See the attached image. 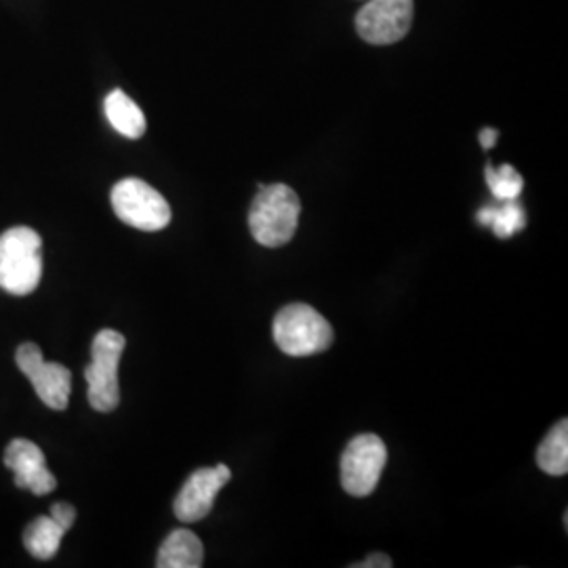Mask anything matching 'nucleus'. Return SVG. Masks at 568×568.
I'll list each match as a JSON object with an SVG mask.
<instances>
[{"label":"nucleus","mask_w":568,"mask_h":568,"mask_svg":"<svg viewBox=\"0 0 568 568\" xmlns=\"http://www.w3.org/2000/svg\"><path fill=\"white\" fill-rule=\"evenodd\" d=\"M410 23L413 0H368L356 16V30L371 44L403 41Z\"/></svg>","instance_id":"8"},{"label":"nucleus","mask_w":568,"mask_h":568,"mask_svg":"<svg viewBox=\"0 0 568 568\" xmlns=\"http://www.w3.org/2000/svg\"><path fill=\"white\" fill-rule=\"evenodd\" d=\"M300 215L302 203L293 187L284 183H260V192L248 211V227L257 243L276 248L295 236Z\"/></svg>","instance_id":"1"},{"label":"nucleus","mask_w":568,"mask_h":568,"mask_svg":"<svg viewBox=\"0 0 568 568\" xmlns=\"http://www.w3.org/2000/svg\"><path fill=\"white\" fill-rule=\"evenodd\" d=\"M387 464V448L375 434L356 436L342 455V487L352 497L371 495L384 474Z\"/></svg>","instance_id":"6"},{"label":"nucleus","mask_w":568,"mask_h":568,"mask_svg":"<svg viewBox=\"0 0 568 568\" xmlns=\"http://www.w3.org/2000/svg\"><path fill=\"white\" fill-rule=\"evenodd\" d=\"M497 135H499V133H497L495 129H483V131H480V143H483V148L490 150V148L497 143Z\"/></svg>","instance_id":"19"},{"label":"nucleus","mask_w":568,"mask_h":568,"mask_svg":"<svg viewBox=\"0 0 568 568\" xmlns=\"http://www.w3.org/2000/svg\"><path fill=\"white\" fill-rule=\"evenodd\" d=\"M112 209L122 224L143 232H159L171 224V206L152 185L129 178L114 185Z\"/></svg>","instance_id":"5"},{"label":"nucleus","mask_w":568,"mask_h":568,"mask_svg":"<svg viewBox=\"0 0 568 568\" xmlns=\"http://www.w3.org/2000/svg\"><path fill=\"white\" fill-rule=\"evenodd\" d=\"M65 532L68 530L60 527L51 516H39L23 530V546L34 558L51 560L60 551Z\"/></svg>","instance_id":"13"},{"label":"nucleus","mask_w":568,"mask_h":568,"mask_svg":"<svg viewBox=\"0 0 568 568\" xmlns=\"http://www.w3.org/2000/svg\"><path fill=\"white\" fill-rule=\"evenodd\" d=\"M487 183L497 201H516L525 187L523 175L509 164H504L499 169L488 164Z\"/></svg>","instance_id":"16"},{"label":"nucleus","mask_w":568,"mask_h":568,"mask_svg":"<svg viewBox=\"0 0 568 568\" xmlns=\"http://www.w3.org/2000/svg\"><path fill=\"white\" fill-rule=\"evenodd\" d=\"M274 342L286 356L304 358L325 352L333 344V326L312 305H284L272 325Z\"/></svg>","instance_id":"3"},{"label":"nucleus","mask_w":568,"mask_h":568,"mask_svg":"<svg viewBox=\"0 0 568 568\" xmlns=\"http://www.w3.org/2000/svg\"><path fill=\"white\" fill-rule=\"evenodd\" d=\"M394 567L392 558L386 554H371L366 558L365 562H358V565H352V568H389Z\"/></svg>","instance_id":"18"},{"label":"nucleus","mask_w":568,"mask_h":568,"mask_svg":"<svg viewBox=\"0 0 568 568\" xmlns=\"http://www.w3.org/2000/svg\"><path fill=\"white\" fill-rule=\"evenodd\" d=\"M504 203L506 204H501L499 209L497 206L480 209L476 220L480 225L493 227V232L499 239H509L516 232L527 227V215H525V209L520 206V203H516V201H504Z\"/></svg>","instance_id":"15"},{"label":"nucleus","mask_w":568,"mask_h":568,"mask_svg":"<svg viewBox=\"0 0 568 568\" xmlns=\"http://www.w3.org/2000/svg\"><path fill=\"white\" fill-rule=\"evenodd\" d=\"M16 363L21 373L30 379L34 392L44 405L53 410H63L70 403L72 373L60 363H44L41 347L37 344H21L16 352Z\"/></svg>","instance_id":"7"},{"label":"nucleus","mask_w":568,"mask_h":568,"mask_svg":"<svg viewBox=\"0 0 568 568\" xmlns=\"http://www.w3.org/2000/svg\"><path fill=\"white\" fill-rule=\"evenodd\" d=\"M126 339L119 331L103 328L91 345V365L84 368V379L89 386V405L98 413H112L121 405L119 365Z\"/></svg>","instance_id":"4"},{"label":"nucleus","mask_w":568,"mask_h":568,"mask_svg":"<svg viewBox=\"0 0 568 568\" xmlns=\"http://www.w3.org/2000/svg\"><path fill=\"white\" fill-rule=\"evenodd\" d=\"M4 466L13 471L16 487L34 495H49L58 487L55 476L47 469L41 448L26 438H16L4 450Z\"/></svg>","instance_id":"10"},{"label":"nucleus","mask_w":568,"mask_h":568,"mask_svg":"<svg viewBox=\"0 0 568 568\" xmlns=\"http://www.w3.org/2000/svg\"><path fill=\"white\" fill-rule=\"evenodd\" d=\"M51 518L60 525V527L65 528V530H70L72 525H74V520H77V509L72 508L70 504H53L51 506Z\"/></svg>","instance_id":"17"},{"label":"nucleus","mask_w":568,"mask_h":568,"mask_svg":"<svg viewBox=\"0 0 568 568\" xmlns=\"http://www.w3.org/2000/svg\"><path fill=\"white\" fill-rule=\"evenodd\" d=\"M537 466L549 476H565L568 471V422L562 419L551 427L537 448Z\"/></svg>","instance_id":"14"},{"label":"nucleus","mask_w":568,"mask_h":568,"mask_svg":"<svg viewBox=\"0 0 568 568\" xmlns=\"http://www.w3.org/2000/svg\"><path fill=\"white\" fill-rule=\"evenodd\" d=\"M230 478H232V471L224 464L196 469L185 480V485L173 504V511H175L178 520H182L185 525H192V523H199L206 518L213 509L217 493L230 483Z\"/></svg>","instance_id":"9"},{"label":"nucleus","mask_w":568,"mask_h":568,"mask_svg":"<svg viewBox=\"0 0 568 568\" xmlns=\"http://www.w3.org/2000/svg\"><path fill=\"white\" fill-rule=\"evenodd\" d=\"M42 276V241L32 227L18 225L0 234V288L30 295Z\"/></svg>","instance_id":"2"},{"label":"nucleus","mask_w":568,"mask_h":568,"mask_svg":"<svg viewBox=\"0 0 568 568\" xmlns=\"http://www.w3.org/2000/svg\"><path fill=\"white\" fill-rule=\"evenodd\" d=\"M103 110H105V119L124 138L140 140L145 133V116H143L142 108L121 89H114L105 98Z\"/></svg>","instance_id":"12"},{"label":"nucleus","mask_w":568,"mask_h":568,"mask_svg":"<svg viewBox=\"0 0 568 568\" xmlns=\"http://www.w3.org/2000/svg\"><path fill=\"white\" fill-rule=\"evenodd\" d=\"M203 544L187 528L173 530L164 539L163 546L159 549V556H156V567L159 568H199L203 567Z\"/></svg>","instance_id":"11"}]
</instances>
